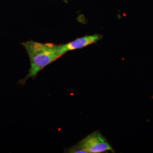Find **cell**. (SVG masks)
<instances>
[{
	"label": "cell",
	"mask_w": 153,
	"mask_h": 153,
	"mask_svg": "<svg viewBox=\"0 0 153 153\" xmlns=\"http://www.w3.org/2000/svg\"><path fill=\"white\" fill-rule=\"evenodd\" d=\"M22 45L28 53L31 63L29 73L22 80V83L29 78H34L44 67L65 54L61 45L52 43L43 44L33 41L22 43Z\"/></svg>",
	"instance_id": "6da1fadb"
},
{
	"label": "cell",
	"mask_w": 153,
	"mask_h": 153,
	"mask_svg": "<svg viewBox=\"0 0 153 153\" xmlns=\"http://www.w3.org/2000/svg\"><path fill=\"white\" fill-rule=\"evenodd\" d=\"M107 151L113 152L114 150L101 133L95 131L70 149L69 152L100 153Z\"/></svg>",
	"instance_id": "7a4b0ae2"
},
{
	"label": "cell",
	"mask_w": 153,
	"mask_h": 153,
	"mask_svg": "<svg viewBox=\"0 0 153 153\" xmlns=\"http://www.w3.org/2000/svg\"><path fill=\"white\" fill-rule=\"evenodd\" d=\"M102 38L100 35H94L91 36H86L81 38H78L74 41L69 42L67 44L61 45L62 50L64 53L68 51L82 49L94 44L100 41Z\"/></svg>",
	"instance_id": "3957f363"
},
{
	"label": "cell",
	"mask_w": 153,
	"mask_h": 153,
	"mask_svg": "<svg viewBox=\"0 0 153 153\" xmlns=\"http://www.w3.org/2000/svg\"><path fill=\"white\" fill-rule=\"evenodd\" d=\"M63 1H64L65 2L67 3V0H63Z\"/></svg>",
	"instance_id": "277c9868"
}]
</instances>
